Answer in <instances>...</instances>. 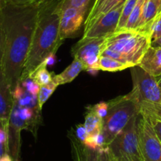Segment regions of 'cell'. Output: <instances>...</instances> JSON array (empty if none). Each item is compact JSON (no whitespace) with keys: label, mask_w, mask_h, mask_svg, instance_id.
<instances>
[{"label":"cell","mask_w":161,"mask_h":161,"mask_svg":"<svg viewBox=\"0 0 161 161\" xmlns=\"http://www.w3.org/2000/svg\"><path fill=\"white\" fill-rule=\"evenodd\" d=\"M40 2L14 3L6 1L0 15L4 42L3 69L11 92L19 84L36 25Z\"/></svg>","instance_id":"obj_1"},{"label":"cell","mask_w":161,"mask_h":161,"mask_svg":"<svg viewBox=\"0 0 161 161\" xmlns=\"http://www.w3.org/2000/svg\"><path fill=\"white\" fill-rule=\"evenodd\" d=\"M60 2L61 0L40 1L32 44L20 81L28 78L49 56L55 55L64 41L60 36Z\"/></svg>","instance_id":"obj_2"},{"label":"cell","mask_w":161,"mask_h":161,"mask_svg":"<svg viewBox=\"0 0 161 161\" xmlns=\"http://www.w3.org/2000/svg\"><path fill=\"white\" fill-rule=\"evenodd\" d=\"M151 44L150 35L137 30L121 29L107 36L101 55L127 64L137 66Z\"/></svg>","instance_id":"obj_3"},{"label":"cell","mask_w":161,"mask_h":161,"mask_svg":"<svg viewBox=\"0 0 161 161\" xmlns=\"http://www.w3.org/2000/svg\"><path fill=\"white\" fill-rule=\"evenodd\" d=\"M108 111L103 119L102 134L106 147L134 117L140 114L139 103L130 92L108 102Z\"/></svg>","instance_id":"obj_4"},{"label":"cell","mask_w":161,"mask_h":161,"mask_svg":"<svg viewBox=\"0 0 161 161\" xmlns=\"http://www.w3.org/2000/svg\"><path fill=\"white\" fill-rule=\"evenodd\" d=\"M137 116L108 145V149L118 161H144L137 133Z\"/></svg>","instance_id":"obj_5"},{"label":"cell","mask_w":161,"mask_h":161,"mask_svg":"<svg viewBox=\"0 0 161 161\" xmlns=\"http://www.w3.org/2000/svg\"><path fill=\"white\" fill-rule=\"evenodd\" d=\"M133 89L130 93L138 103H161V89L158 86L156 77H153L141 66L130 68Z\"/></svg>","instance_id":"obj_6"},{"label":"cell","mask_w":161,"mask_h":161,"mask_svg":"<svg viewBox=\"0 0 161 161\" xmlns=\"http://www.w3.org/2000/svg\"><path fill=\"white\" fill-rule=\"evenodd\" d=\"M105 38L106 37H82L73 47L71 53L74 58H77L82 63L85 70L91 74H96L100 70L99 58Z\"/></svg>","instance_id":"obj_7"},{"label":"cell","mask_w":161,"mask_h":161,"mask_svg":"<svg viewBox=\"0 0 161 161\" xmlns=\"http://www.w3.org/2000/svg\"><path fill=\"white\" fill-rule=\"evenodd\" d=\"M137 133L144 161H161V143L147 116H137Z\"/></svg>","instance_id":"obj_8"},{"label":"cell","mask_w":161,"mask_h":161,"mask_svg":"<svg viewBox=\"0 0 161 161\" xmlns=\"http://www.w3.org/2000/svg\"><path fill=\"white\" fill-rule=\"evenodd\" d=\"M124 3L97 18L91 25L85 29L82 37H106L113 33L118 28Z\"/></svg>","instance_id":"obj_9"},{"label":"cell","mask_w":161,"mask_h":161,"mask_svg":"<svg viewBox=\"0 0 161 161\" xmlns=\"http://www.w3.org/2000/svg\"><path fill=\"white\" fill-rule=\"evenodd\" d=\"M87 10L67 7L60 12V36L63 40L75 35L86 19Z\"/></svg>","instance_id":"obj_10"},{"label":"cell","mask_w":161,"mask_h":161,"mask_svg":"<svg viewBox=\"0 0 161 161\" xmlns=\"http://www.w3.org/2000/svg\"><path fill=\"white\" fill-rule=\"evenodd\" d=\"M27 123L18 115L17 107L14 100L13 108L8 121V150L14 161H18L21 148V132L27 130Z\"/></svg>","instance_id":"obj_11"},{"label":"cell","mask_w":161,"mask_h":161,"mask_svg":"<svg viewBox=\"0 0 161 161\" xmlns=\"http://www.w3.org/2000/svg\"><path fill=\"white\" fill-rule=\"evenodd\" d=\"M161 13V3L156 0H146L142 10V17L136 30L150 35L155 20Z\"/></svg>","instance_id":"obj_12"},{"label":"cell","mask_w":161,"mask_h":161,"mask_svg":"<svg viewBox=\"0 0 161 161\" xmlns=\"http://www.w3.org/2000/svg\"><path fill=\"white\" fill-rule=\"evenodd\" d=\"M14 104L11 89L4 74L3 66L0 67V119L8 122Z\"/></svg>","instance_id":"obj_13"},{"label":"cell","mask_w":161,"mask_h":161,"mask_svg":"<svg viewBox=\"0 0 161 161\" xmlns=\"http://www.w3.org/2000/svg\"><path fill=\"white\" fill-rule=\"evenodd\" d=\"M68 137L70 141L71 152L74 161H100L99 151L86 146L75 137L74 131H69Z\"/></svg>","instance_id":"obj_14"},{"label":"cell","mask_w":161,"mask_h":161,"mask_svg":"<svg viewBox=\"0 0 161 161\" xmlns=\"http://www.w3.org/2000/svg\"><path fill=\"white\" fill-rule=\"evenodd\" d=\"M138 66L153 77L160 75L161 47H148Z\"/></svg>","instance_id":"obj_15"},{"label":"cell","mask_w":161,"mask_h":161,"mask_svg":"<svg viewBox=\"0 0 161 161\" xmlns=\"http://www.w3.org/2000/svg\"><path fill=\"white\" fill-rule=\"evenodd\" d=\"M84 69L82 63L77 58H74L71 64L69 65L63 72L53 76L52 80L58 86L60 85L67 84L74 80L77 77V75Z\"/></svg>","instance_id":"obj_16"},{"label":"cell","mask_w":161,"mask_h":161,"mask_svg":"<svg viewBox=\"0 0 161 161\" xmlns=\"http://www.w3.org/2000/svg\"><path fill=\"white\" fill-rule=\"evenodd\" d=\"M84 125L89 134L102 132L103 119H101L97 115V113L92 109V106L87 108V111H86V116H85Z\"/></svg>","instance_id":"obj_17"},{"label":"cell","mask_w":161,"mask_h":161,"mask_svg":"<svg viewBox=\"0 0 161 161\" xmlns=\"http://www.w3.org/2000/svg\"><path fill=\"white\" fill-rule=\"evenodd\" d=\"M125 1L126 0H105L104 3L92 15L87 16L86 21H85V29H87L89 25H91L101 15L108 13V11L112 10L113 8L117 7L119 4L124 3Z\"/></svg>","instance_id":"obj_18"},{"label":"cell","mask_w":161,"mask_h":161,"mask_svg":"<svg viewBox=\"0 0 161 161\" xmlns=\"http://www.w3.org/2000/svg\"><path fill=\"white\" fill-rule=\"evenodd\" d=\"M99 66L100 69L108 72H117L123 70L127 68H130L127 64L119 62L114 58L104 55H100L99 58Z\"/></svg>","instance_id":"obj_19"},{"label":"cell","mask_w":161,"mask_h":161,"mask_svg":"<svg viewBox=\"0 0 161 161\" xmlns=\"http://www.w3.org/2000/svg\"><path fill=\"white\" fill-rule=\"evenodd\" d=\"M47 63L44 62L29 77L31 79H32L34 81H36L40 86H45L52 80L53 75H52V73L47 70Z\"/></svg>","instance_id":"obj_20"},{"label":"cell","mask_w":161,"mask_h":161,"mask_svg":"<svg viewBox=\"0 0 161 161\" xmlns=\"http://www.w3.org/2000/svg\"><path fill=\"white\" fill-rule=\"evenodd\" d=\"M146 0H138L136 4L135 7L133 10L132 13L130 15L129 18L127 20L126 25L123 29H131V30H136L137 28L138 23L140 21L141 17H142V10H143L144 5Z\"/></svg>","instance_id":"obj_21"},{"label":"cell","mask_w":161,"mask_h":161,"mask_svg":"<svg viewBox=\"0 0 161 161\" xmlns=\"http://www.w3.org/2000/svg\"><path fill=\"white\" fill-rule=\"evenodd\" d=\"M139 106L140 113L161 121V103L141 102Z\"/></svg>","instance_id":"obj_22"},{"label":"cell","mask_w":161,"mask_h":161,"mask_svg":"<svg viewBox=\"0 0 161 161\" xmlns=\"http://www.w3.org/2000/svg\"><path fill=\"white\" fill-rule=\"evenodd\" d=\"M57 87L58 86L54 82L53 80H52L50 83L45 85V86H40L38 95H37V102H38V106L40 110H42L44 104L47 102L49 97L52 95Z\"/></svg>","instance_id":"obj_23"},{"label":"cell","mask_w":161,"mask_h":161,"mask_svg":"<svg viewBox=\"0 0 161 161\" xmlns=\"http://www.w3.org/2000/svg\"><path fill=\"white\" fill-rule=\"evenodd\" d=\"M138 0H126L123 5V10H122V13H121L120 18H119V24H118L117 29H123L126 25L127 20L129 18L130 15L132 13L133 10L135 7L136 4H137ZM116 29V30H117Z\"/></svg>","instance_id":"obj_24"},{"label":"cell","mask_w":161,"mask_h":161,"mask_svg":"<svg viewBox=\"0 0 161 161\" xmlns=\"http://www.w3.org/2000/svg\"><path fill=\"white\" fill-rule=\"evenodd\" d=\"M8 122L0 119V157L9 153L8 150Z\"/></svg>","instance_id":"obj_25"},{"label":"cell","mask_w":161,"mask_h":161,"mask_svg":"<svg viewBox=\"0 0 161 161\" xmlns=\"http://www.w3.org/2000/svg\"><path fill=\"white\" fill-rule=\"evenodd\" d=\"M15 100L19 106L24 107V108H39L38 102H37V97H34V96H32V94L29 93L25 89L22 95H21L18 100Z\"/></svg>","instance_id":"obj_26"},{"label":"cell","mask_w":161,"mask_h":161,"mask_svg":"<svg viewBox=\"0 0 161 161\" xmlns=\"http://www.w3.org/2000/svg\"><path fill=\"white\" fill-rule=\"evenodd\" d=\"M91 3H93L92 0H61L60 10H62L67 7H74L89 10Z\"/></svg>","instance_id":"obj_27"},{"label":"cell","mask_w":161,"mask_h":161,"mask_svg":"<svg viewBox=\"0 0 161 161\" xmlns=\"http://www.w3.org/2000/svg\"><path fill=\"white\" fill-rule=\"evenodd\" d=\"M20 84L29 93L32 94L34 97H37L40 86L36 81H34L32 79H31L30 77H28V78H25V80L20 81Z\"/></svg>","instance_id":"obj_28"},{"label":"cell","mask_w":161,"mask_h":161,"mask_svg":"<svg viewBox=\"0 0 161 161\" xmlns=\"http://www.w3.org/2000/svg\"><path fill=\"white\" fill-rule=\"evenodd\" d=\"M161 37V13L157 17L152 26L151 32H150V40L151 42L158 40Z\"/></svg>","instance_id":"obj_29"},{"label":"cell","mask_w":161,"mask_h":161,"mask_svg":"<svg viewBox=\"0 0 161 161\" xmlns=\"http://www.w3.org/2000/svg\"><path fill=\"white\" fill-rule=\"evenodd\" d=\"M74 133L75 137L83 144L86 142V139L89 137V133H88L84 124L77 125L75 127V130L74 131Z\"/></svg>","instance_id":"obj_30"},{"label":"cell","mask_w":161,"mask_h":161,"mask_svg":"<svg viewBox=\"0 0 161 161\" xmlns=\"http://www.w3.org/2000/svg\"><path fill=\"white\" fill-rule=\"evenodd\" d=\"M92 109L94 110L97 115L101 119H103L106 117L108 111V102H100L97 104L93 105Z\"/></svg>","instance_id":"obj_31"},{"label":"cell","mask_w":161,"mask_h":161,"mask_svg":"<svg viewBox=\"0 0 161 161\" xmlns=\"http://www.w3.org/2000/svg\"><path fill=\"white\" fill-rule=\"evenodd\" d=\"M144 115H145V114H144ZM147 117H148V119H149L150 123H151L153 130H154L155 131V134H156V137H157V138L159 139V142L161 143V121L159 120V119H154V118L148 117V116H147Z\"/></svg>","instance_id":"obj_32"},{"label":"cell","mask_w":161,"mask_h":161,"mask_svg":"<svg viewBox=\"0 0 161 161\" xmlns=\"http://www.w3.org/2000/svg\"><path fill=\"white\" fill-rule=\"evenodd\" d=\"M99 153H100V161H118L108 149V147L101 149L99 151Z\"/></svg>","instance_id":"obj_33"},{"label":"cell","mask_w":161,"mask_h":161,"mask_svg":"<svg viewBox=\"0 0 161 161\" xmlns=\"http://www.w3.org/2000/svg\"><path fill=\"white\" fill-rule=\"evenodd\" d=\"M4 55V42H3V36L1 29H0V67L3 66V61Z\"/></svg>","instance_id":"obj_34"},{"label":"cell","mask_w":161,"mask_h":161,"mask_svg":"<svg viewBox=\"0 0 161 161\" xmlns=\"http://www.w3.org/2000/svg\"><path fill=\"white\" fill-rule=\"evenodd\" d=\"M105 0H94L93 1V3H92V7H91L90 10H89V13L87 16H89V15H92L102 4L104 3Z\"/></svg>","instance_id":"obj_35"},{"label":"cell","mask_w":161,"mask_h":161,"mask_svg":"<svg viewBox=\"0 0 161 161\" xmlns=\"http://www.w3.org/2000/svg\"><path fill=\"white\" fill-rule=\"evenodd\" d=\"M6 1L14 3H34L40 2V0H6Z\"/></svg>","instance_id":"obj_36"},{"label":"cell","mask_w":161,"mask_h":161,"mask_svg":"<svg viewBox=\"0 0 161 161\" xmlns=\"http://www.w3.org/2000/svg\"><path fill=\"white\" fill-rule=\"evenodd\" d=\"M150 47H161V37H160V38L158 39V40H155V41H153V42H151Z\"/></svg>","instance_id":"obj_37"},{"label":"cell","mask_w":161,"mask_h":161,"mask_svg":"<svg viewBox=\"0 0 161 161\" xmlns=\"http://www.w3.org/2000/svg\"><path fill=\"white\" fill-rule=\"evenodd\" d=\"M0 161H14L13 158L10 156V155L9 153L3 155L2 157H0Z\"/></svg>","instance_id":"obj_38"},{"label":"cell","mask_w":161,"mask_h":161,"mask_svg":"<svg viewBox=\"0 0 161 161\" xmlns=\"http://www.w3.org/2000/svg\"><path fill=\"white\" fill-rule=\"evenodd\" d=\"M5 3H6V0H0V15H1L3 8Z\"/></svg>","instance_id":"obj_39"},{"label":"cell","mask_w":161,"mask_h":161,"mask_svg":"<svg viewBox=\"0 0 161 161\" xmlns=\"http://www.w3.org/2000/svg\"><path fill=\"white\" fill-rule=\"evenodd\" d=\"M156 81H157L158 83V86H159V87L161 89V74L159 76H158V77H156Z\"/></svg>","instance_id":"obj_40"},{"label":"cell","mask_w":161,"mask_h":161,"mask_svg":"<svg viewBox=\"0 0 161 161\" xmlns=\"http://www.w3.org/2000/svg\"><path fill=\"white\" fill-rule=\"evenodd\" d=\"M156 1H157V2L160 3H161V0H156Z\"/></svg>","instance_id":"obj_41"}]
</instances>
